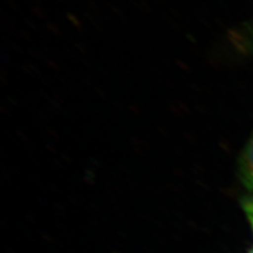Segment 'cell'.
<instances>
[{"instance_id": "1", "label": "cell", "mask_w": 253, "mask_h": 253, "mask_svg": "<svg viewBox=\"0 0 253 253\" xmlns=\"http://www.w3.org/2000/svg\"><path fill=\"white\" fill-rule=\"evenodd\" d=\"M239 174L245 187L253 191V135L240 157Z\"/></svg>"}, {"instance_id": "2", "label": "cell", "mask_w": 253, "mask_h": 253, "mask_svg": "<svg viewBox=\"0 0 253 253\" xmlns=\"http://www.w3.org/2000/svg\"><path fill=\"white\" fill-rule=\"evenodd\" d=\"M230 36L237 51L253 53V21L236 30Z\"/></svg>"}, {"instance_id": "3", "label": "cell", "mask_w": 253, "mask_h": 253, "mask_svg": "<svg viewBox=\"0 0 253 253\" xmlns=\"http://www.w3.org/2000/svg\"><path fill=\"white\" fill-rule=\"evenodd\" d=\"M243 208L253 228V199H246L243 201Z\"/></svg>"}]
</instances>
